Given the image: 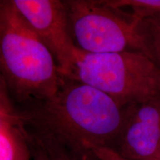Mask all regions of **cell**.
Listing matches in <instances>:
<instances>
[{"instance_id": "cell-4", "label": "cell", "mask_w": 160, "mask_h": 160, "mask_svg": "<svg viewBox=\"0 0 160 160\" xmlns=\"http://www.w3.org/2000/svg\"><path fill=\"white\" fill-rule=\"evenodd\" d=\"M72 38L77 48L90 53L143 52L144 44L131 15L103 1H65Z\"/></svg>"}, {"instance_id": "cell-14", "label": "cell", "mask_w": 160, "mask_h": 160, "mask_svg": "<svg viewBox=\"0 0 160 160\" xmlns=\"http://www.w3.org/2000/svg\"><path fill=\"white\" fill-rule=\"evenodd\" d=\"M153 160H160V157H157V158H156V159H153Z\"/></svg>"}, {"instance_id": "cell-5", "label": "cell", "mask_w": 160, "mask_h": 160, "mask_svg": "<svg viewBox=\"0 0 160 160\" xmlns=\"http://www.w3.org/2000/svg\"><path fill=\"white\" fill-rule=\"evenodd\" d=\"M13 5L51 52L60 75L70 79L78 51L69 28L65 1L12 0Z\"/></svg>"}, {"instance_id": "cell-7", "label": "cell", "mask_w": 160, "mask_h": 160, "mask_svg": "<svg viewBox=\"0 0 160 160\" xmlns=\"http://www.w3.org/2000/svg\"><path fill=\"white\" fill-rule=\"evenodd\" d=\"M28 142L25 128L0 121V160H30Z\"/></svg>"}, {"instance_id": "cell-10", "label": "cell", "mask_w": 160, "mask_h": 160, "mask_svg": "<svg viewBox=\"0 0 160 160\" xmlns=\"http://www.w3.org/2000/svg\"><path fill=\"white\" fill-rule=\"evenodd\" d=\"M103 2L115 9H131L128 13L137 25L142 20L160 14V0H105Z\"/></svg>"}, {"instance_id": "cell-6", "label": "cell", "mask_w": 160, "mask_h": 160, "mask_svg": "<svg viewBox=\"0 0 160 160\" xmlns=\"http://www.w3.org/2000/svg\"><path fill=\"white\" fill-rule=\"evenodd\" d=\"M113 150L128 160L160 157V98L125 106V120Z\"/></svg>"}, {"instance_id": "cell-11", "label": "cell", "mask_w": 160, "mask_h": 160, "mask_svg": "<svg viewBox=\"0 0 160 160\" xmlns=\"http://www.w3.org/2000/svg\"><path fill=\"white\" fill-rule=\"evenodd\" d=\"M0 121L17 127L25 128V119L12 103L9 96V90L0 72Z\"/></svg>"}, {"instance_id": "cell-13", "label": "cell", "mask_w": 160, "mask_h": 160, "mask_svg": "<svg viewBox=\"0 0 160 160\" xmlns=\"http://www.w3.org/2000/svg\"><path fill=\"white\" fill-rule=\"evenodd\" d=\"M30 140H31V142L32 143V145H34V150L33 151V160H47L43 150L35 142H33L32 139Z\"/></svg>"}, {"instance_id": "cell-3", "label": "cell", "mask_w": 160, "mask_h": 160, "mask_svg": "<svg viewBox=\"0 0 160 160\" xmlns=\"http://www.w3.org/2000/svg\"><path fill=\"white\" fill-rule=\"evenodd\" d=\"M70 79L103 91L122 107L160 98V69L143 52L90 53L78 49Z\"/></svg>"}, {"instance_id": "cell-9", "label": "cell", "mask_w": 160, "mask_h": 160, "mask_svg": "<svg viewBox=\"0 0 160 160\" xmlns=\"http://www.w3.org/2000/svg\"><path fill=\"white\" fill-rule=\"evenodd\" d=\"M31 139L43 150L47 160H99L93 153L88 155L75 153L50 136L35 133Z\"/></svg>"}, {"instance_id": "cell-12", "label": "cell", "mask_w": 160, "mask_h": 160, "mask_svg": "<svg viewBox=\"0 0 160 160\" xmlns=\"http://www.w3.org/2000/svg\"><path fill=\"white\" fill-rule=\"evenodd\" d=\"M91 151L99 160H128L111 148L93 147Z\"/></svg>"}, {"instance_id": "cell-8", "label": "cell", "mask_w": 160, "mask_h": 160, "mask_svg": "<svg viewBox=\"0 0 160 160\" xmlns=\"http://www.w3.org/2000/svg\"><path fill=\"white\" fill-rule=\"evenodd\" d=\"M148 56L160 69V14L142 20L136 27Z\"/></svg>"}, {"instance_id": "cell-2", "label": "cell", "mask_w": 160, "mask_h": 160, "mask_svg": "<svg viewBox=\"0 0 160 160\" xmlns=\"http://www.w3.org/2000/svg\"><path fill=\"white\" fill-rule=\"evenodd\" d=\"M0 72L20 102L51 99L64 82L47 46L12 0L0 2Z\"/></svg>"}, {"instance_id": "cell-1", "label": "cell", "mask_w": 160, "mask_h": 160, "mask_svg": "<svg viewBox=\"0 0 160 160\" xmlns=\"http://www.w3.org/2000/svg\"><path fill=\"white\" fill-rule=\"evenodd\" d=\"M33 105L22 113L25 125L81 155L91 154L93 147L114 149L125 120V107L75 79L64 78L55 97Z\"/></svg>"}]
</instances>
